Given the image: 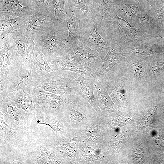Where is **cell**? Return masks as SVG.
I'll list each match as a JSON object with an SVG mask.
<instances>
[{"label":"cell","instance_id":"obj_1","mask_svg":"<svg viewBox=\"0 0 164 164\" xmlns=\"http://www.w3.org/2000/svg\"><path fill=\"white\" fill-rule=\"evenodd\" d=\"M68 34L66 26L56 24L52 20L35 34L33 39L47 60L69 52L65 42Z\"/></svg>","mask_w":164,"mask_h":164},{"label":"cell","instance_id":"obj_2","mask_svg":"<svg viewBox=\"0 0 164 164\" xmlns=\"http://www.w3.org/2000/svg\"><path fill=\"white\" fill-rule=\"evenodd\" d=\"M32 85L61 96L71 95L79 91L78 85L73 77L72 72L68 71L53 70L33 83Z\"/></svg>","mask_w":164,"mask_h":164},{"label":"cell","instance_id":"obj_3","mask_svg":"<svg viewBox=\"0 0 164 164\" xmlns=\"http://www.w3.org/2000/svg\"><path fill=\"white\" fill-rule=\"evenodd\" d=\"M17 157L11 164H51L63 163L55 150L47 147L43 140L33 141L21 147Z\"/></svg>","mask_w":164,"mask_h":164},{"label":"cell","instance_id":"obj_4","mask_svg":"<svg viewBox=\"0 0 164 164\" xmlns=\"http://www.w3.org/2000/svg\"><path fill=\"white\" fill-rule=\"evenodd\" d=\"M0 81L15 75L25 62L11 34L0 39Z\"/></svg>","mask_w":164,"mask_h":164},{"label":"cell","instance_id":"obj_5","mask_svg":"<svg viewBox=\"0 0 164 164\" xmlns=\"http://www.w3.org/2000/svg\"><path fill=\"white\" fill-rule=\"evenodd\" d=\"M74 94L61 96L33 86L32 110L60 114L72 100Z\"/></svg>","mask_w":164,"mask_h":164},{"label":"cell","instance_id":"obj_6","mask_svg":"<svg viewBox=\"0 0 164 164\" xmlns=\"http://www.w3.org/2000/svg\"><path fill=\"white\" fill-rule=\"evenodd\" d=\"M65 55L85 69L91 75L102 62L103 58L87 46L81 40H78L71 50Z\"/></svg>","mask_w":164,"mask_h":164},{"label":"cell","instance_id":"obj_7","mask_svg":"<svg viewBox=\"0 0 164 164\" xmlns=\"http://www.w3.org/2000/svg\"><path fill=\"white\" fill-rule=\"evenodd\" d=\"M0 82V96L9 97L19 91L32 86L31 65L24 62L16 74Z\"/></svg>","mask_w":164,"mask_h":164},{"label":"cell","instance_id":"obj_8","mask_svg":"<svg viewBox=\"0 0 164 164\" xmlns=\"http://www.w3.org/2000/svg\"><path fill=\"white\" fill-rule=\"evenodd\" d=\"M23 110L19 109L11 98L0 96V112L5 122L11 125L20 134H23L29 127Z\"/></svg>","mask_w":164,"mask_h":164},{"label":"cell","instance_id":"obj_9","mask_svg":"<svg viewBox=\"0 0 164 164\" xmlns=\"http://www.w3.org/2000/svg\"><path fill=\"white\" fill-rule=\"evenodd\" d=\"M66 26L68 31L65 42L70 51L84 34L87 26L82 12L74 7L69 9L66 14Z\"/></svg>","mask_w":164,"mask_h":164},{"label":"cell","instance_id":"obj_10","mask_svg":"<svg viewBox=\"0 0 164 164\" xmlns=\"http://www.w3.org/2000/svg\"><path fill=\"white\" fill-rule=\"evenodd\" d=\"M98 20L94 19L87 22L84 34L80 39L87 46L103 58L109 50L110 47L98 31Z\"/></svg>","mask_w":164,"mask_h":164},{"label":"cell","instance_id":"obj_11","mask_svg":"<svg viewBox=\"0 0 164 164\" xmlns=\"http://www.w3.org/2000/svg\"><path fill=\"white\" fill-rule=\"evenodd\" d=\"M53 17L51 14L37 11L33 15L25 17L23 24L18 30L24 36L33 39L35 35L51 21Z\"/></svg>","mask_w":164,"mask_h":164},{"label":"cell","instance_id":"obj_12","mask_svg":"<svg viewBox=\"0 0 164 164\" xmlns=\"http://www.w3.org/2000/svg\"><path fill=\"white\" fill-rule=\"evenodd\" d=\"M60 114H55L32 110L26 118L29 126L43 124L50 127L54 131L65 133L63 122L57 117Z\"/></svg>","mask_w":164,"mask_h":164},{"label":"cell","instance_id":"obj_13","mask_svg":"<svg viewBox=\"0 0 164 164\" xmlns=\"http://www.w3.org/2000/svg\"><path fill=\"white\" fill-rule=\"evenodd\" d=\"M109 50L99 67L93 73L92 76L102 81L112 67L121 60V53L119 46L115 42H110Z\"/></svg>","mask_w":164,"mask_h":164},{"label":"cell","instance_id":"obj_14","mask_svg":"<svg viewBox=\"0 0 164 164\" xmlns=\"http://www.w3.org/2000/svg\"><path fill=\"white\" fill-rule=\"evenodd\" d=\"M0 19L5 15L27 17L37 11L28 6H23L18 0H0Z\"/></svg>","mask_w":164,"mask_h":164},{"label":"cell","instance_id":"obj_15","mask_svg":"<svg viewBox=\"0 0 164 164\" xmlns=\"http://www.w3.org/2000/svg\"><path fill=\"white\" fill-rule=\"evenodd\" d=\"M31 63L32 84L53 71L49 64L45 55L36 45L31 58Z\"/></svg>","mask_w":164,"mask_h":164},{"label":"cell","instance_id":"obj_16","mask_svg":"<svg viewBox=\"0 0 164 164\" xmlns=\"http://www.w3.org/2000/svg\"><path fill=\"white\" fill-rule=\"evenodd\" d=\"M51 68L53 70L68 71L80 73L86 77L91 76L84 68L74 62L66 55L54 57L47 60Z\"/></svg>","mask_w":164,"mask_h":164},{"label":"cell","instance_id":"obj_17","mask_svg":"<svg viewBox=\"0 0 164 164\" xmlns=\"http://www.w3.org/2000/svg\"><path fill=\"white\" fill-rule=\"evenodd\" d=\"M11 34L23 60L26 64L31 65V58L35 46L33 39L24 36L18 29Z\"/></svg>","mask_w":164,"mask_h":164},{"label":"cell","instance_id":"obj_18","mask_svg":"<svg viewBox=\"0 0 164 164\" xmlns=\"http://www.w3.org/2000/svg\"><path fill=\"white\" fill-rule=\"evenodd\" d=\"M73 77L79 86V91L87 99L88 102L97 111H99L97 103L93 93L94 82L93 78L72 72Z\"/></svg>","mask_w":164,"mask_h":164},{"label":"cell","instance_id":"obj_19","mask_svg":"<svg viewBox=\"0 0 164 164\" xmlns=\"http://www.w3.org/2000/svg\"><path fill=\"white\" fill-rule=\"evenodd\" d=\"M74 7L82 12L86 22L94 19L98 20L100 16L96 9L95 0H68L67 9Z\"/></svg>","mask_w":164,"mask_h":164},{"label":"cell","instance_id":"obj_20","mask_svg":"<svg viewBox=\"0 0 164 164\" xmlns=\"http://www.w3.org/2000/svg\"><path fill=\"white\" fill-rule=\"evenodd\" d=\"M33 86L20 91L11 97L17 106L23 110L27 118L32 111Z\"/></svg>","mask_w":164,"mask_h":164},{"label":"cell","instance_id":"obj_21","mask_svg":"<svg viewBox=\"0 0 164 164\" xmlns=\"http://www.w3.org/2000/svg\"><path fill=\"white\" fill-rule=\"evenodd\" d=\"M0 141H3L12 146L20 143L22 134L18 132L11 125L5 121L3 116L0 112Z\"/></svg>","mask_w":164,"mask_h":164},{"label":"cell","instance_id":"obj_22","mask_svg":"<svg viewBox=\"0 0 164 164\" xmlns=\"http://www.w3.org/2000/svg\"><path fill=\"white\" fill-rule=\"evenodd\" d=\"M4 16V19L0 20V39L19 29L25 20V18L18 17L11 19L9 15Z\"/></svg>","mask_w":164,"mask_h":164},{"label":"cell","instance_id":"obj_23","mask_svg":"<svg viewBox=\"0 0 164 164\" xmlns=\"http://www.w3.org/2000/svg\"><path fill=\"white\" fill-rule=\"evenodd\" d=\"M68 0H50L53 7L54 15L53 21L63 26H66V7Z\"/></svg>","mask_w":164,"mask_h":164},{"label":"cell","instance_id":"obj_24","mask_svg":"<svg viewBox=\"0 0 164 164\" xmlns=\"http://www.w3.org/2000/svg\"><path fill=\"white\" fill-rule=\"evenodd\" d=\"M28 6L36 11L54 15V9L50 0H25Z\"/></svg>","mask_w":164,"mask_h":164},{"label":"cell","instance_id":"obj_25","mask_svg":"<svg viewBox=\"0 0 164 164\" xmlns=\"http://www.w3.org/2000/svg\"><path fill=\"white\" fill-rule=\"evenodd\" d=\"M132 67L135 72L139 76H141L143 74V70L141 66L138 63H133Z\"/></svg>","mask_w":164,"mask_h":164},{"label":"cell","instance_id":"obj_26","mask_svg":"<svg viewBox=\"0 0 164 164\" xmlns=\"http://www.w3.org/2000/svg\"><path fill=\"white\" fill-rule=\"evenodd\" d=\"M160 67L159 63L157 62H154L150 66V71L154 74L156 73L160 69Z\"/></svg>","mask_w":164,"mask_h":164},{"label":"cell","instance_id":"obj_27","mask_svg":"<svg viewBox=\"0 0 164 164\" xmlns=\"http://www.w3.org/2000/svg\"><path fill=\"white\" fill-rule=\"evenodd\" d=\"M122 0H114V2H118V1H122ZM132 0L134 1H138V2L141 1L143 0L147 1L148 2L149 4L151 6H152V4L151 3V0Z\"/></svg>","mask_w":164,"mask_h":164}]
</instances>
